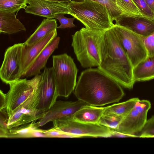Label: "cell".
<instances>
[{
    "label": "cell",
    "mask_w": 154,
    "mask_h": 154,
    "mask_svg": "<svg viewBox=\"0 0 154 154\" xmlns=\"http://www.w3.org/2000/svg\"><path fill=\"white\" fill-rule=\"evenodd\" d=\"M0 110L5 109L6 106V94L1 90L0 91Z\"/></svg>",
    "instance_id": "35"
},
{
    "label": "cell",
    "mask_w": 154,
    "mask_h": 154,
    "mask_svg": "<svg viewBox=\"0 0 154 154\" xmlns=\"http://www.w3.org/2000/svg\"><path fill=\"white\" fill-rule=\"evenodd\" d=\"M74 93L78 100L95 106L118 102L125 95L121 86L98 68L81 73Z\"/></svg>",
    "instance_id": "1"
},
{
    "label": "cell",
    "mask_w": 154,
    "mask_h": 154,
    "mask_svg": "<svg viewBox=\"0 0 154 154\" xmlns=\"http://www.w3.org/2000/svg\"><path fill=\"white\" fill-rule=\"evenodd\" d=\"M140 137H154V115L147 121L140 133Z\"/></svg>",
    "instance_id": "29"
},
{
    "label": "cell",
    "mask_w": 154,
    "mask_h": 154,
    "mask_svg": "<svg viewBox=\"0 0 154 154\" xmlns=\"http://www.w3.org/2000/svg\"><path fill=\"white\" fill-rule=\"evenodd\" d=\"M103 32L82 27L72 35L71 45L77 59L82 67L91 68L99 66L98 42Z\"/></svg>",
    "instance_id": "4"
},
{
    "label": "cell",
    "mask_w": 154,
    "mask_h": 154,
    "mask_svg": "<svg viewBox=\"0 0 154 154\" xmlns=\"http://www.w3.org/2000/svg\"><path fill=\"white\" fill-rule=\"evenodd\" d=\"M148 6L154 13V0H145Z\"/></svg>",
    "instance_id": "36"
},
{
    "label": "cell",
    "mask_w": 154,
    "mask_h": 154,
    "mask_svg": "<svg viewBox=\"0 0 154 154\" xmlns=\"http://www.w3.org/2000/svg\"><path fill=\"white\" fill-rule=\"evenodd\" d=\"M116 2L122 15L143 16L133 0H116Z\"/></svg>",
    "instance_id": "25"
},
{
    "label": "cell",
    "mask_w": 154,
    "mask_h": 154,
    "mask_svg": "<svg viewBox=\"0 0 154 154\" xmlns=\"http://www.w3.org/2000/svg\"><path fill=\"white\" fill-rule=\"evenodd\" d=\"M38 128L35 122L22 125L9 129L8 138H29L33 130Z\"/></svg>",
    "instance_id": "23"
},
{
    "label": "cell",
    "mask_w": 154,
    "mask_h": 154,
    "mask_svg": "<svg viewBox=\"0 0 154 154\" xmlns=\"http://www.w3.org/2000/svg\"><path fill=\"white\" fill-rule=\"evenodd\" d=\"M41 77V74L37 75L31 79H20L9 84L10 88L6 94V106L5 109L8 117L34 94Z\"/></svg>",
    "instance_id": "6"
},
{
    "label": "cell",
    "mask_w": 154,
    "mask_h": 154,
    "mask_svg": "<svg viewBox=\"0 0 154 154\" xmlns=\"http://www.w3.org/2000/svg\"><path fill=\"white\" fill-rule=\"evenodd\" d=\"M52 122L54 127L74 137L84 136L108 137L113 136L110 128L98 123H83L76 121L72 118H67L59 119Z\"/></svg>",
    "instance_id": "7"
},
{
    "label": "cell",
    "mask_w": 154,
    "mask_h": 154,
    "mask_svg": "<svg viewBox=\"0 0 154 154\" xmlns=\"http://www.w3.org/2000/svg\"><path fill=\"white\" fill-rule=\"evenodd\" d=\"M0 137L8 138L9 129L7 125L8 115L5 109L0 110Z\"/></svg>",
    "instance_id": "28"
},
{
    "label": "cell",
    "mask_w": 154,
    "mask_h": 154,
    "mask_svg": "<svg viewBox=\"0 0 154 154\" xmlns=\"http://www.w3.org/2000/svg\"><path fill=\"white\" fill-rule=\"evenodd\" d=\"M112 28L125 51L133 68L148 57L147 51L141 36L115 24Z\"/></svg>",
    "instance_id": "8"
},
{
    "label": "cell",
    "mask_w": 154,
    "mask_h": 154,
    "mask_svg": "<svg viewBox=\"0 0 154 154\" xmlns=\"http://www.w3.org/2000/svg\"><path fill=\"white\" fill-rule=\"evenodd\" d=\"M41 75L35 95L36 109L44 112L53 105L59 95L53 67L45 66Z\"/></svg>",
    "instance_id": "10"
},
{
    "label": "cell",
    "mask_w": 154,
    "mask_h": 154,
    "mask_svg": "<svg viewBox=\"0 0 154 154\" xmlns=\"http://www.w3.org/2000/svg\"><path fill=\"white\" fill-rule=\"evenodd\" d=\"M27 0H0V11L15 13L27 5Z\"/></svg>",
    "instance_id": "24"
},
{
    "label": "cell",
    "mask_w": 154,
    "mask_h": 154,
    "mask_svg": "<svg viewBox=\"0 0 154 154\" xmlns=\"http://www.w3.org/2000/svg\"><path fill=\"white\" fill-rule=\"evenodd\" d=\"M44 112L36 109L35 93L8 117V128L10 129L22 125L35 122L42 117Z\"/></svg>",
    "instance_id": "12"
},
{
    "label": "cell",
    "mask_w": 154,
    "mask_h": 154,
    "mask_svg": "<svg viewBox=\"0 0 154 154\" xmlns=\"http://www.w3.org/2000/svg\"><path fill=\"white\" fill-rule=\"evenodd\" d=\"M31 137H48L47 135L44 132L43 130L38 128L34 129L32 131Z\"/></svg>",
    "instance_id": "34"
},
{
    "label": "cell",
    "mask_w": 154,
    "mask_h": 154,
    "mask_svg": "<svg viewBox=\"0 0 154 154\" xmlns=\"http://www.w3.org/2000/svg\"><path fill=\"white\" fill-rule=\"evenodd\" d=\"M139 100L138 98H133L123 102L105 107L103 115L113 114L125 116Z\"/></svg>",
    "instance_id": "22"
},
{
    "label": "cell",
    "mask_w": 154,
    "mask_h": 154,
    "mask_svg": "<svg viewBox=\"0 0 154 154\" xmlns=\"http://www.w3.org/2000/svg\"><path fill=\"white\" fill-rule=\"evenodd\" d=\"M141 37L147 50L148 57L154 56V32L148 36Z\"/></svg>",
    "instance_id": "32"
},
{
    "label": "cell",
    "mask_w": 154,
    "mask_h": 154,
    "mask_svg": "<svg viewBox=\"0 0 154 154\" xmlns=\"http://www.w3.org/2000/svg\"><path fill=\"white\" fill-rule=\"evenodd\" d=\"M59 96L68 97L75 88L78 69L73 59L66 53L52 56Z\"/></svg>",
    "instance_id": "5"
},
{
    "label": "cell",
    "mask_w": 154,
    "mask_h": 154,
    "mask_svg": "<svg viewBox=\"0 0 154 154\" xmlns=\"http://www.w3.org/2000/svg\"><path fill=\"white\" fill-rule=\"evenodd\" d=\"M24 9L26 13L53 18L56 14L63 13L69 14L68 3L47 0H27Z\"/></svg>",
    "instance_id": "14"
},
{
    "label": "cell",
    "mask_w": 154,
    "mask_h": 154,
    "mask_svg": "<svg viewBox=\"0 0 154 154\" xmlns=\"http://www.w3.org/2000/svg\"><path fill=\"white\" fill-rule=\"evenodd\" d=\"M57 29L33 44L23 48L21 64V76L31 66L44 49L57 36Z\"/></svg>",
    "instance_id": "16"
},
{
    "label": "cell",
    "mask_w": 154,
    "mask_h": 154,
    "mask_svg": "<svg viewBox=\"0 0 154 154\" xmlns=\"http://www.w3.org/2000/svg\"><path fill=\"white\" fill-rule=\"evenodd\" d=\"M100 64L98 68L122 86L133 88V67L112 27L103 32L98 42Z\"/></svg>",
    "instance_id": "2"
},
{
    "label": "cell",
    "mask_w": 154,
    "mask_h": 154,
    "mask_svg": "<svg viewBox=\"0 0 154 154\" xmlns=\"http://www.w3.org/2000/svg\"><path fill=\"white\" fill-rule=\"evenodd\" d=\"M60 37H56L44 49L31 66L22 75L21 78L30 77L41 73L45 67L48 60L55 49L58 48Z\"/></svg>",
    "instance_id": "17"
},
{
    "label": "cell",
    "mask_w": 154,
    "mask_h": 154,
    "mask_svg": "<svg viewBox=\"0 0 154 154\" xmlns=\"http://www.w3.org/2000/svg\"><path fill=\"white\" fill-rule=\"evenodd\" d=\"M143 16L154 19V13L148 6L145 0H133Z\"/></svg>",
    "instance_id": "30"
},
{
    "label": "cell",
    "mask_w": 154,
    "mask_h": 154,
    "mask_svg": "<svg viewBox=\"0 0 154 154\" xmlns=\"http://www.w3.org/2000/svg\"><path fill=\"white\" fill-rule=\"evenodd\" d=\"M71 1L81 2L85 0H71ZM105 5L107 8L113 21L117 20L122 15V11L117 6L116 0H91Z\"/></svg>",
    "instance_id": "26"
},
{
    "label": "cell",
    "mask_w": 154,
    "mask_h": 154,
    "mask_svg": "<svg viewBox=\"0 0 154 154\" xmlns=\"http://www.w3.org/2000/svg\"><path fill=\"white\" fill-rule=\"evenodd\" d=\"M52 1H54L56 2H62V3H69L71 2V0H47Z\"/></svg>",
    "instance_id": "37"
},
{
    "label": "cell",
    "mask_w": 154,
    "mask_h": 154,
    "mask_svg": "<svg viewBox=\"0 0 154 154\" xmlns=\"http://www.w3.org/2000/svg\"><path fill=\"white\" fill-rule=\"evenodd\" d=\"M23 43L15 44L5 50L0 69V77L6 84L21 78V64Z\"/></svg>",
    "instance_id": "11"
},
{
    "label": "cell",
    "mask_w": 154,
    "mask_h": 154,
    "mask_svg": "<svg viewBox=\"0 0 154 154\" xmlns=\"http://www.w3.org/2000/svg\"><path fill=\"white\" fill-rule=\"evenodd\" d=\"M43 131L47 135L48 137H62L64 133L55 127L48 130Z\"/></svg>",
    "instance_id": "33"
},
{
    "label": "cell",
    "mask_w": 154,
    "mask_h": 154,
    "mask_svg": "<svg viewBox=\"0 0 154 154\" xmlns=\"http://www.w3.org/2000/svg\"><path fill=\"white\" fill-rule=\"evenodd\" d=\"M125 117L113 114L103 115L98 123L111 130H115Z\"/></svg>",
    "instance_id": "27"
},
{
    "label": "cell",
    "mask_w": 154,
    "mask_h": 154,
    "mask_svg": "<svg viewBox=\"0 0 154 154\" xmlns=\"http://www.w3.org/2000/svg\"><path fill=\"white\" fill-rule=\"evenodd\" d=\"M115 24L142 36H148L154 32V19L144 16L122 15Z\"/></svg>",
    "instance_id": "15"
},
{
    "label": "cell",
    "mask_w": 154,
    "mask_h": 154,
    "mask_svg": "<svg viewBox=\"0 0 154 154\" xmlns=\"http://www.w3.org/2000/svg\"><path fill=\"white\" fill-rule=\"evenodd\" d=\"M69 14L81 22L90 30L103 32L114 25L106 7L98 2L85 0L68 3Z\"/></svg>",
    "instance_id": "3"
},
{
    "label": "cell",
    "mask_w": 154,
    "mask_h": 154,
    "mask_svg": "<svg viewBox=\"0 0 154 154\" xmlns=\"http://www.w3.org/2000/svg\"><path fill=\"white\" fill-rule=\"evenodd\" d=\"M151 107L149 101L140 100L114 131L129 137H139L137 134L140 133L144 127L147 120L148 111Z\"/></svg>",
    "instance_id": "9"
},
{
    "label": "cell",
    "mask_w": 154,
    "mask_h": 154,
    "mask_svg": "<svg viewBox=\"0 0 154 154\" xmlns=\"http://www.w3.org/2000/svg\"><path fill=\"white\" fill-rule=\"evenodd\" d=\"M87 105L88 104L79 100L75 101H56L49 109L44 112L42 117L35 122L36 125L38 128L59 119L72 118L77 111Z\"/></svg>",
    "instance_id": "13"
},
{
    "label": "cell",
    "mask_w": 154,
    "mask_h": 154,
    "mask_svg": "<svg viewBox=\"0 0 154 154\" xmlns=\"http://www.w3.org/2000/svg\"><path fill=\"white\" fill-rule=\"evenodd\" d=\"M57 27L56 20L44 19L34 32L23 43L24 45L29 46L33 44L57 29Z\"/></svg>",
    "instance_id": "21"
},
{
    "label": "cell",
    "mask_w": 154,
    "mask_h": 154,
    "mask_svg": "<svg viewBox=\"0 0 154 154\" xmlns=\"http://www.w3.org/2000/svg\"><path fill=\"white\" fill-rule=\"evenodd\" d=\"M105 107H98L87 105L83 107L74 115L72 119L78 122L89 123H98L103 113Z\"/></svg>",
    "instance_id": "18"
},
{
    "label": "cell",
    "mask_w": 154,
    "mask_h": 154,
    "mask_svg": "<svg viewBox=\"0 0 154 154\" xmlns=\"http://www.w3.org/2000/svg\"><path fill=\"white\" fill-rule=\"evenodd\" d=\"M15 13L0 11V33L9 35L26 30Z\"/></svg>",
    "instance_id": "19"
},
{
    "label": "cell",
    "mask_w": 154,
    "mask_h": 154,
    "mask_svg": "<svg viewBox=\"0 0 154 154\" xmlns=\"http://www.w3.org/2000/svg\"><path fill=\"white\" fill-rule=\"evenodd\" d=\"M133 79L135 82L154 79V56L148 57L134 68Z\"/></svg>",
    "instance_id": "20"
},
{
    "label": "cell",
    "mask_w": 154,
    "mask_h": 154,
    "mask_svg": "<svg viewBox=\"0 0 154 154\" xmlns=\"http://www.w3.org/2000/svg\"><path fill=\"white\" fill-rule=\"evenodd\" d=\"M65 14L63 13H58L55 15L54 18L58 19L60 24V26L57 27V28L65 29L75 27V25L73 23L75 18L74 17L72 18L66 17L64 16Z\"/></svg>",
    "instance_id": "31"
}]
</instances>
